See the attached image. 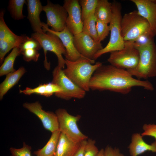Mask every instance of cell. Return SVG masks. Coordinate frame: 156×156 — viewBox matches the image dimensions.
Masks as SVG:
<instances>
[{"label": "cell", "mask_w": 156, "mask_h": 156, "mask_svg": "<svg viewBox=\"0 0 156 156\" xmlns=\"http://www.w3.org/2000/svg\"><path fill=\"white\" fill-rule=\"evenodd\" d=\"M94 140L88 139L87 143L84 150V156H96L98 153L99 151L95 144Z\"/></svg>", "instance_id": "d6a6232c"}, {"label": "cell", "mask_w": 156, "mask_h": 156, "mask_svg": "<svg viewBox=\"0 0 156 156\" xmlns=\"http://www.w3.org/2000/svg\"><path fill=\"white\" fill-rule=\"evenodd\" d=\"M26 4L28 11L27 18L32 29L35 32L43 34L44 32L40 17L41 12L43 11V7L41 1L39 0H27Z\"/></svg>", "instance_id": "2e32d148"}, {"label": "cell", "mask_w": 156, "mask_h": 156, "mask_svg": "<svg viewBox=\"0 0 156 156\" xmlns=\"http://www.w3.org/2000/svg\"><path fill=\"white\" fill-rule=\"evenodd\" d=\"M65 68L63 69L66 75L78 87L86 92L90 90V80L96 70L102 64L86 58L72 61L65 59Z\"/></svg>", "instance_id": "7a4b0ae2"}, {"label": "cell", "mask_w": 156, "mask_h": 156, "mask_svg": "<svg viewBox=\"0 0 156 156\" xmlns=\"http://www.w3.org/2000/svg\"><path fill=\"white\" fill-rule=\"evenodd\" d=\"M121 27L125 41H132L142 34L151 31L148 22L136 10L123 15L121 20Z\"/></svg>", "instance_id": "8992f818"}, {"label": "cell", "mask_w": 156, "mask_h": 156, "mask_svg": "<svg viewBox=\"0 0 156 156\" xmlns=\"http://www.w3.org/2000/svg\"><path fill=\"white\" fill-rule=\"evenodd\" d=\"M26 72L23 66L17 70L6 75L4 80L0 84V99L1 100L7 92L16 85Z\"/></svg>", "instance_id": "ffe728a7"}, {"label": "cell", "mask_w": 156, "mask_h": 156, "mask_svg": "<svg viewBox=\"0 0 156 156\" xmlns=\"http://www.w3.org/2000/svg\"><path fill=\"white\" fill-rule=\"evenodd\" d=\"M63 6L68 14L66 27L68 30L73 36L82 32L83 22L79 0H65Z\"/></svg>", "instance_id": "7c38bea8"}, {"label": "cell", "mask_w": 156, "mask_h": 156, "mask_svg": "<svg viewBox=\"0 0 156 156\" xmlns=\"http://www.w3.org/2000/svg\"><path fill=\"white\" fill-rule=\"evenodd\" d=\"M87 140L79 142L78 147L73 156H84V150Z\"/></svg>", "instance_id": "8d00e7d4"}, {"label": "cell", "mask_w": 156, "mask_h": 156, "mask_svg": "<svg viewBox=\"0 0 156 156\" xmlns=\"http://www.w3.org/2000/svg\"><path fill=\"white\" fill-rule=\"evenodd\" d=\"M21 44L20 42L12 40H0V64H1L5 55L10 50L19 47Z\"/></svg>", "instance_id": "83f0119b"}, {"label": "cell", "mask_w": 156, "mask_h": 156, "mask_svg": "<svg viewBox=\"0 0 156 156\" xmlns=\"http://www.w3.org/2000/svg\"><path fill=\"white\" fill-rule=\"evenodd\" d=\"M89 86L93 90H107L123 94L129 93L135 86L150 91L154 89L149 81L134 78L127 70L111 65L102 64L99 67L92 76Z\"/></svg>", "instance_id": "6da1fadb"}, {"label": "cell", "mask_w": 156, "mask_h": 156, "mask_svg": "<svg viewBox=\"0 0 156 156\" xmlns=\"http://www.w3.org/2000/svg\"><path fill=\"white\" fill-rule=\"evenodd\" d=\"M44 32H50L58 36L62 42L66 51V59L74 61L79 59L86 58L80 54L76 49L74 42V36L66 27L62 31L56 32L49 28L46 24L42 23Z\"/></svg>", "instance_id": "5bb4252c"}, {"label": "cell", "mask_w": 156, "mask_h": 156, "mask_svg": "<svg viewBox=\"0 0 156 156\" xmlns=\"http://www.w3.org/2000/svg\"><path fill=\"white\" fill-rule=\"evenodd\" d=\"M43 11L46 14V24L56 32H60L66 27L68 13L63 6L54 4L47 0L46 5L43 6Z\"/></svg>", "instance_id": "30bf717a"}, {"label": "cell", "mask_w": 156, "mask_h": 156, "mask_svg": "<svg viewBox=\"0 0 156 156\" xmlns=\"http://www.w3.org/2000/svg\"><path fill=\"white\" fill-rule=\"evenodd\" d=\"M136 48L139 53L138 65L135 68L127 70L139 79L156 77V44L154 41Z\"/></svg>", "instance_id": "277c9868"}, {"label": "cell", "mask_w": 156, "mask_h": 156, "mask_svg": "<svg viewBox=\"0 0 156 156\" xmlns=\"http://www.w3.org/2000/svg\"><path fill=\"white\" fill-rule=\"evenodd\" d=\"M19 47L21 53L27 49H35L38 50L42 48L39 42L32 37H29Z\"/></svg>", "instance_id": "4dcf8cb0"}, {"label": "cell", "mask_w": 156, "mask_h": 156, "mask_svg": "<svg viewBox=\"0 0 156 156\" xmlns=\"http://www.w3.org/2000/svg\"><path fill=\"white\" fill-rule=\"evenodd\" d=\"M53 156H55L54 155H53Z\"/></svg>", "instance_id": "f35d334b"}, {"label": "cell", "mask_w": 156, "mask_h": 156, "mask_svg": "<svg viewBox=\"0 0 156 156\" xmlns=\"http://www.w3.org/2000/svg\"><path fill=\"white\" fill-rule=\"evenodd\" d=\"M104 150L103 149H101L96 156H104Z\"/></svg>", "instance_id": "74e56055"}, {"label": "cell", "mask_w": 156, "mask_h": 156, "mask_svg": "<svg viewBox=\"0 0 156 156\" xmlns=\"http://www.w3.org/2000/svg\"><path fill=\"white\" fill-rule=\"evenodd\" d=\"M104 156H124L118 148L107 146L104 150Z\"/></svg>", "instance_id": "d590c367"}, {"label": "cell", "mask_w": 156, "mask_h": 156, "mask_svg": "<svg viewBox=\"0 0 156 156\" xmlns=\"http://www.w3.org/2000/svg\"><path fill=\"white\" fill-rule=\"evenodd\" d=\"M61 132L58 130L52 133L46 144L41 149L35 151L34 154L37 156H53L55 155Z\"/></svg>", "instance_id": "7402d4cb"}, {"label": "cell", "mask_w": 156, "mask_h": 156, "mask_svg": "<svg viewBox=\"0 0 156 156\" xmlns=\"http://www.w3.org/2000/svg\"><path fill=\"white\" fill-rule=\"evenodd\" d=\"M4 11L1 10L0 12V40H12L19 42L21 44L29 37L25 34L18 36L13 33L6 24L4 19Z\"/></svg>", "instance_id": "603a6c76"}, {"label": "cell", "mask_w": 156, "mask_h": 156, "mask_svg": "<svg viewBox=\"0 0 156 156\" xmlns=\"http://www.w3.org/2000/svg\"><path fill=\"white\" fill-rule=\"evenodd\" d=\"M79 143L76 142L61 132L55 156H73Z\"/></svg>", "instance_id": "ac0fdd59"}, {"label": "cell", "mask_w": 156, "mask_h": 156, "mask_svg": "<svg viewBox=\"0 0 156 156\" xmlns=\"http://www.w3.org/2000/svg\"><path fill=\"white\" fill-rule=\"evenodd\" d=\"M26 3L25 0H10L8 2V9L12 17L15 20L23 19L25 16L23 13V6Z\"/></svg>", "instance_id": "d4e9b609"}, {"label": "cell", "mask_w": 156, "mask_h": 156, "mask_svg": "<svg viewBox=\"0 0 156 156\" xmlns=\"http://www.w3.org/2000/svg\"><path fill=\"white\" fill-rule=\"evenodd\" d=\"M62 68L58 65L52 72V82L58 86L62 91L55 94L60 98L68 100L73 98L81 99L83 98L86 92L74 83L64 73Z\"/></svg>", "instance_id": "ba28073f"}, {"label": "cell", "mask_w": 156, "mask_h": 156, "mask_svg": "<svg viewBox=\"0 0 156 156\" xmlns=\"http://www.w3.org/2000/svg\"><path fill=\"white\" fill-rule=\"evenodd\" d=\"M112 3L107 0H98L94 15L97 20L107 24L112 16Z\"/></svg>", "instance_id": "44dd1931"}, {"label": "cell", "mask_w": 156, "mask_h": 156, "mask_svg": "<svg viewBox=\"0 0 156 156\" xmlns=\"http://www.w3.org/2000/svg\"><path fill=\"white\" fill-rule=\"evenodd\" d=\"M139 14L148 22L152 33L156 36V0H131Z\"/></svg>", "instance_id": "9a60e30c"}, {"label": "cell", "mask_w": 156, "mask_h": 156, "mask_svg": "<svg viewBox=\"0 0 156 156\" xmlns=\"http://www.w3.org/2000/svg\"></svg>", "instance_id": "ab89813d"}, {"label": "cell", "mask_w": 156, "mask_h": 156, "mask_svg": "<svg viewBox=\"0 0 156 156\" xmlns=\"http://www.w3.org/2000/svg\"><path fill=\"white\" fill-rule=\"evenodd\" d=\"M108 24L97 20L96 28L99 41L100 42L103 41L108 36L110 29Z\"/></svg>", "instance_id": "f546056e"}, {"label": "cell", "mask_w": 156, "mask_h": 156, "mask_svg": "<svg viewBox=\"0 0 156 156\" xmlns=\"http://www.w3.org/2000/svg\"><path fill=\"white\" fill-rule=\"evenodd\" d=\"M74 42L79 53L92 60H95V55L103 48L101 42L94 40L83 32L74 36Z\"/></svg>", "instance_id": "8fae6325"}, {"label": "cell", "mask_w": 156, "mask_h": 156, "mask_svg": "<svg viewBox=\"0 0 156 156\" xmlns=\"http://www.w3.org/2000/svg\"><path fill=\"white\" fill-rule=\"evenodd\" d=\"M112 3V16L109 23L110 37L106 46L98 52L94 56V60L102 55L122 49L125 45V41L122 35L121 22L122 18L121 4L116 1Z\"/></svg>", "instance_id": "3957f363"}, {"label": "cell", "mask_w": 156, "mask_h": 156, "mask_svg": "<svg viewBox=\"0 0 156 156\" xmlns=\"http://www.w3.org/2000/svg\"><path fill=\"white\" fill-rule=\"evenodd\" d=\"M98 0H79L81 9L82 21L94 14Z\"/></svg>", "instance_id": "484cf974"}, {"label": "cell", "mask_w": 156, "mask_h": 156, "mask_svg": "<svg viewBox=\"0 0 156 156\" xmlns=\"http://www.w3.org/2000/svg\"><path fill=\"white\" fill-rule=\"evenodd\" d=\"M23 106L39 118L46 129L51 133L59 130L58 119L55 113L44 110L38 101L25 103Z\"/></svg>", "instance_id": "4fadbf2b"}, {"label": "cell", "mask_w": 156, "mask_h": 156, "mask_svg": "<svg viewBox=\"0 0 156 156\" xmlns=\"http://www.w3.org/2000/svg\"><path fill=\"white\" fill-rule=\"evenodd\" d=\"M31 37L35 39L40 43L43 49L44 55V65L45 68L49 70L50 69V63L48 62L46 54L48 51L55 54L58 59V65L64 69L65 65V59L63 57L66 53V49L60 39L55 35L48 31L41 34L34 32Z\"/></svg>", "instance_id": "5b68a950"}, {"label": "cell", "mask_w": 156, "mask_h": 156, "mask_svg": "<svg viewBox=\"0 0 156 156\" xmlns=\"http://www.w3.org/2000/svg\"><path fill=\"white\" fill-rule=\"evenodd\" d=\"M62 91V88L58 86L51 82L40 84L38 86L33 88L27 87L23 90H20L19 92L27 95L36 94L48 97L53 94L60 92Z\"/></svg>", "instance_id": "d6986e66"}, {"label": "cell", "mask_w": 156, "mask_h": 156, "mask_svg": "<svg viewBox=\"0 0 156 156\" xmlns=\"http://www.w3.org/2000/svg\"><path fill=\"white\" fill-rule=\"evenodd\" d=\"M59 124V129L73 141L79 143L87 140L88 137L79 129L77 122L81 118L80 115L73 116L64 109L59 108L55 111Z\"/></svg>", "instance_id": "9c48e42d"}, {"label": "cell", "mask_w": 156, "mask_h": 156, "mask_svg": "<svg viewBox=\"0 0 156 156\" xmlns=\"http://www.w3.org/2000/svg\"><path fill=\"white\" fill-rule=\"evenodd\" d=\"M125 42L122 49L110 53L107 61L110 65L117 68L127 70L133 69L138 65L139 52L131 41Z\"/></svg>", "instance_id": "52a82bcc"}, {"label": "cell", "mask_w": 156, "mask_h": 156, "mask_svg": "<svg viewBox=\"0 0 156 156\" xmlns=\"http://www.w3.org/2000/svg\"><path fill=\"white\" fill-rule=\"evenodd\" d=\"M31 146L23 143V147L20 148H16L11 147L10 151L11 154V156H31Z\"/></svg>", "instance_id": "1f68e13d"}, {"label": "cell", "mask_w": 156, "mask_h": 156, "mask_svg": "<svg viewBox=\"0 0 156 156\" xmlns=\"http://www.w3.org/2000/svg\"><path fill=\"white\" fill-rule=\"evenodd\" d=\"M142 136L139 133L133 134L129 146L131 156H138L146 151L156 153V141L149 144L144 142Z\"/></svg>", "instance_id": "e0dca14e"}, {"label": "cell", "mask_w": 156, "mask_h": 156, "mask_svg": "<svg viewBox=\"0 0 156 156\" xmlns=\"http://www.w3.org/2000/svg\"><path fill=\"white\" fill-rule=\"evenodd\" d=\"M154 35L149 31L143 33L134 40L131 41L135 48L146 45L154 41Z\"/></svg>", "instance_id": "f1b7e54d"}, {"label": "cell", "mask_w": 156, "mask_h": 156, "mask_svg": "<svg viewBox=\"0 0 156 156\" xmlns=\"http://www.w3.org/2000/svg\"><path fill=\"white\" fill-rule=\"evenodd\" d=\"M21 54L19 47L13 48L10 53L4 59L0 68V76L6 75L16 70L14 68L15 59L18 56Z\"/></svg>", "instance_id": "cb8c5ba5"}, {"label": "cell", "mask_w": 156, "mask_h": 156, "mask_svg": "<svg viewBox=\"0 0 156 156\" xmlns=\"http://www.w3.org/2000/svg\"><path fill=\"white\" fill-rule=\"evenodd\" d=\"M21 54L23 55V60L27 62L31 61L36 62L40 56L38 50L35 49L25 50L22 52Z\"/></svg>", "instance_id": "836d02e7"}, {"label": "cell", "mask_w": 156, "mask_h": 156, "mask_svg": "<svg viewBox=\"0 0 156 156\" xmlns=\"http://www.w3.org/2000/svg\"><path fill=\"white\" fill-rule=\"evenodd\" d=\"M96 20L94 14L85 20L83 22L82 32L88 35L94 40L99 41L96 28Z\"/></svg>", "instance_id": "4316f807"}, {"label": "cell", "mask_w": 156, "mask_h": 156, "mask_svg": "<svg viewBox=\"0 0 156 156\" xmlns=\"http://www.w3.org/2000/svg\"><path fill=\"white\" fill-rule=\"evenodd\" d=\"M144 132L141 135L142 136H149L154 138L156 141V125L144 124L143 127Z\"/></svg>", "instance_id": "e575fe53"}]
</instances>
